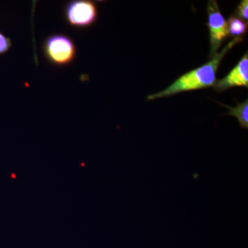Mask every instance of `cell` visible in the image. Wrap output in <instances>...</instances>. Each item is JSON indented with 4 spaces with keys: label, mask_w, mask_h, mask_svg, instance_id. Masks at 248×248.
<instances>
[{
    "label": "cell",
    "mask_w": 248,
    "mask_h": 248,
    "mask_svg": "<svg viewBox=\"0 0 248 248\" xmlns=\"http://www.w3.org/2000/svg\"><path fill=\"white\" fill-rule=\"evenodd\" d=\"M243 40V37L233 39L222 49L220 53L216 54L208 63L186 73L164 91L150 94L147 97V99L154 100L159 98L171 97L183 92L206 89L213 86L217 80V72L221 64L222 60L232 47Z\"/></svg>",
    "instance_id": "obj_1"
},
{
    "label": "cell",
    "mask_w": 248,
    "mask_h": 248,
    "mask_svg": "<svg viewBox=\"0 0 248 248\" xmlns=\"http://www.w3.org/2000/svg\"><path fill=\"white\" fill-rule=\"evenodd\" d=\"M208 15V27L210 31V51L209 58H213L221 46L222 44L229 38L228 24L222 16L218 3L215 0L208 1L207 6Z\"/></svg>",
    "instance_id": "obj_2"
},
{
    "label": "cell",
    "mask_w": 248,
    "mask_h": 248,
    "mask_svg": "<svg viewBox=\"0 0 248 248\" xmlns=\"http://www.w3.org/2000/svg\"><path fill=\"white\" fill-rule=\"evenodd\" d=\"M44 48L47 58L57 65L68 64L76 56L74 42L64 35L50 36L46 40Z\"/></svg>",
    "instance_id": "obj_3"
},
{
    "label": "cell",
    "mask_w": 248,
    "mask_h": 248,
    "mask_svg": "<svg viewBox=\"0 0 248 248\" xmlns=\"http://www.w3.org/2000/svg\"><path fill=\"white\" fill-rule=\"evenodd\" d=\"M65 14L67 21L73 27H89L97 19V8L93 1L78 0L67 4Z\"/></svg>",
    "instance_id": "obj_4"
},
{
    "label": "cell",
    "mask_w": 248,
    "mask_h": 248,
    "mask_svg": "<svg viewBox=\"0 0 248 248\" xmlns=\"http://www.w3.org/2000/svg\"><path fill=\"white\" fill-rule=\"evenodd\" d=\"M214 89L222 92L233 87H248V54L246 53L231 73L223 79L217 80Z\"/></svg>",
    "instance_id": "obj_5"
},
{
    "label": "cell",
    "mask_w": 248,
    "mask_h": 248,
    "mask_svg": "<svg viewBox=\"0 0 248 248\" xmlns=\"http://www.w3.org/2000/svg\"><path fill=\"white\" fill-rule=\"evenodd\" d=\"M218 104H220V103H218ZM220 104L223 107H226L230 110V112L227 115L233 116V117L237 119L241 128H248V99L242 104L238 103L236 107H228V106L225 105V104Z\"/></svg>",
    "instance_id": "obj_6"
},
{
    "label": "cell",
    "mask_w": 248,
    "mask_h": 248,
    "mask_svg": "<svg viewBox=\"0 0 248 248\" xmlns=\"http://www.w3.org/2000/svg\"><path fill=\"white\" fill-rule=\"evenodd\" d=\"M228 32L229 35L236 38V37H242L246 35L248 31V22L239 17L232 15L228 19Z\"/></svg>",
    "instance_id": "obj_7"
},
{
    "label": "cell",
    "mask_w": 248,
    "mask_h": 248,
    "mask_svg": "<svg viewBox=\"0 0 248 248\" xmlns=\"http://www.w3.org/2000/svg\"><path fill=\"white\" fill-rule=\"evenodd\" d=\"M234 16L239 17L240 19L246 21L248 22V0H243L241 1L237 9L235 11Z\"/></svg>",
    "instance_id": "obj_8"
},
{
    "label": "cell",
    "mask_w": 248,
    "mask_h": 248,
    "mask_svg": "<svg viewBox=\"0 0 248 248\" xmlns=\"http://www.w3.org/2000/svg\"><path fill=\"white\" fill-rule=\"evenodd\" d=\"M12 47L11 39L0 32V55L7 53Z\"/></svg>",
    "instance_id": "obj_9"
}]
</instances>
